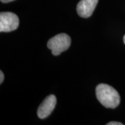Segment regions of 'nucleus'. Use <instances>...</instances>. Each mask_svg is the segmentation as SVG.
<instances>
[{
	"mask_svg": "<svg viewBox=\"0 0 125 125\" xmlns=\"http://www.w3.org/2000/svg\"><path fill=\"white\" fill-rule=\"evenodd\" d=\"M20 24L16 14L11 12H1L0 13V31L10 32L16 30Z\"/></svg>",
	"mask_w": 125,
	"mask_h": 125,
	"instance_id": "3",
	"label": "nucleus"
},
{
	"mask_svg": "<svg viewBox=\"0 0 125 125\" xmlns=\"http://www.w3.org/2000/svg\"><path fill=\"white\" fill-rule=\"evenodd\" d=\"M99 0H81L76 6L78 15L83 18L90 17L97 5Z\"/></svg>",
	"mask_w": 125,
	"mask_h": 125,
	"instance_id": "5",
	"label": "nucleus"
},
{
	"mask_svg": "<svg viewBox=\"0 0 125 125\" xmlns=\"http://www.w3.org/2000/svg\"><path fill=\"white\" fill-rule=\"evenodd\" d=\"M96 97L106 108H115L120 103V97L117 91L105 83H100L96 87Z\"/></svg>",
	"mask_w": 125,
	"mask_h": 125,
	"instance_id": "1",
	"label": "nucleus"
},
{
	"mask_svg": "<svg viewBox=\"0 0 125 125\" xmlns=\"http://www.w3.org/2000/svg\"><path fill=\"white\" fill-rule=\"evenodd\" d=\"M13 1H15V0H1V1L2 3H9V2Z\"/></svg>",
	"mask_w": 125,
	"mask_h": 125,
	"instance_id": "8",
	"label": "nucleus"
},
{
	"mask_svg": "<svg viewBox=\"0 0 125 125\" xmlns=\"http://www.w3.org/2000/svg\"><path fill=\"white\" fill-rule=\"evenodd\" d=\"M123 124L121 122H111L107 123V125H122Z\"/></svg>",
	"mask_w": 125,
	"mask_h": 125,
	"instance_id": "6",
	"label": "nucleus"
},
{
	"mask_svg": "<svg viewBox=\"0 0 125 125\" xmlns=\"http://www.w3.org/2000/svg\"><path fill=\"white\" fill-rule=\"evenodd\" d=\"M56 104V97L51 94L45 99L38 108V116L40 119H45L49 116L54 111Z\"/></svg>",
	"mask_w": 125,
	"mask_h": 125,
	"instance_id": "4",
	"label": "nucleus"
},
{
	"mask_svg": "<svg viewBox=\"0 0 125 125\" xmlns=\"http://www.w3.org/2000/svg\"><path fill=\"white\" fill-rule=\"evenodd\" d=\"M4 79V75L2 71H1L0 72V83H2Z\"/></svg>",
	"mask_w": 125,
	"mask_h": 125,
	"instance_id": "7",
	"label": "nucleus"
},
{
	"mask_svg": "<svg viewBox=\"0 0 125 125\" xmlns=\"http://www.w3.org/2000/svg\"><path fill=\"white\" fill-rule=\"evenodd\" d=\"M71 45V38L66 33H60L52 38L47 42V47L54 56H58L67 50Z\"/></svg>",
	"mask_w": 125,
	"mask_h": 125,
	"instance_id": "2",
	"label": "nucleus"
},
{
	"mask_svg": "<svg viewBox=\"0 0 125 125\" xmlns=\"http://www.w3.org/2000/svg\"><path fill=\"white\" fill-rule=\"evenodd\" d=\"M123 40H124V43L125 44V36H124V38H123Z\"/></svg>",
	"mask_w": 125,
	"mask_h": 125,
	"instance_id": "9",
	"label": "nucleus"
}]
</instances>
